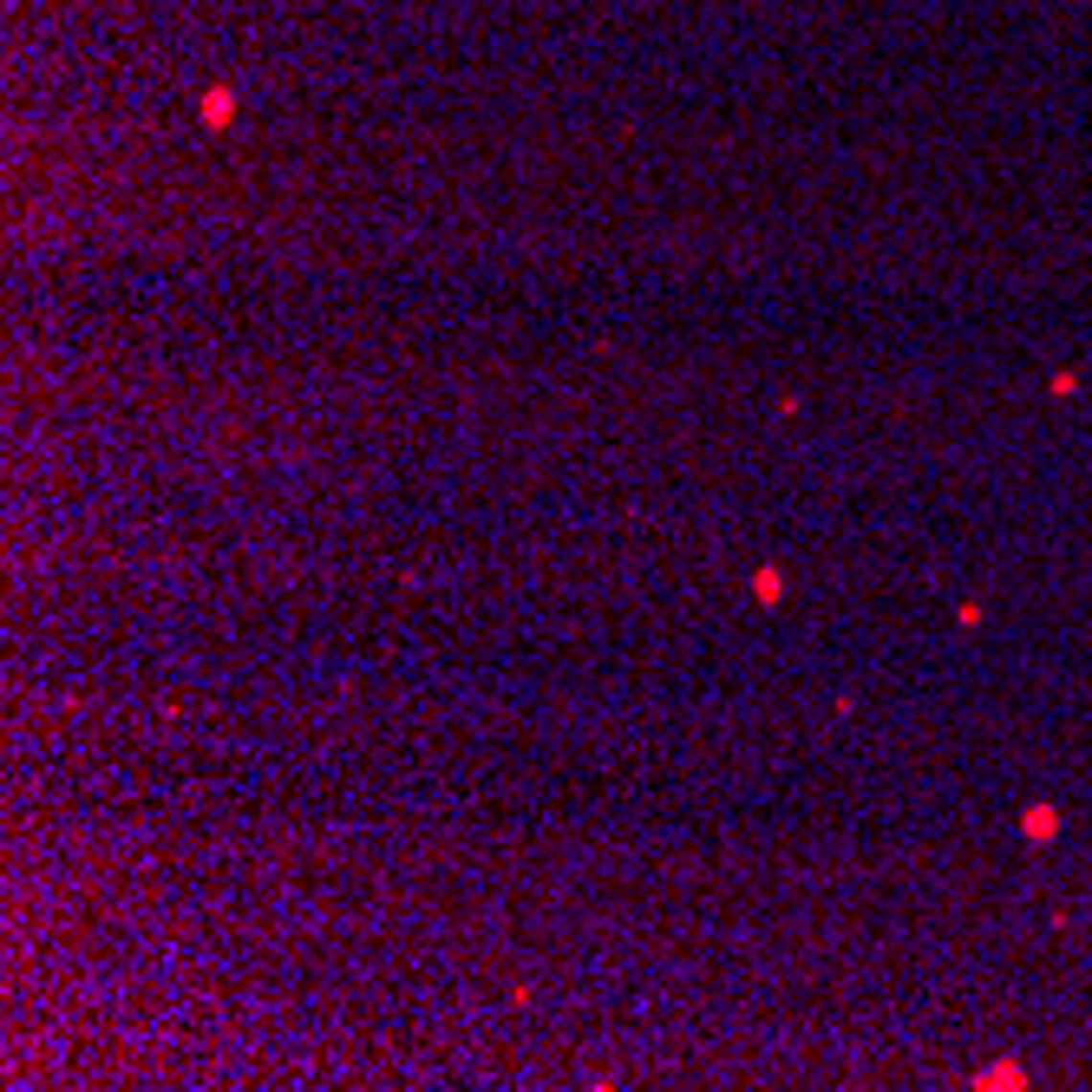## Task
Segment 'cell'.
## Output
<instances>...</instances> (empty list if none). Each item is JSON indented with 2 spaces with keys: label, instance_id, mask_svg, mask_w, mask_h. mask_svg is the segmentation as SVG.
Segmentation results:
<instances>
[{
  "label": "cell",
  "instance_id": "obj_1",
  "mask_svg": "<svg viewBox=\"0 0 1092 1092\" xmlns=\"http://www.w3.org/2000/svg\"><path fill=\"white\" fill-rule=\"evenodd\" d=\"M753 589H759V603H779V589H785V582H779V569H759Z\"/></svg>",
  "mask_w": 1092,
  "mask_h": 1092
}]
</instances>
